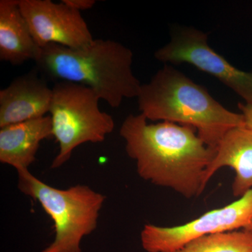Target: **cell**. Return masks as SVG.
Here are the masks:
<instances>
[{"instance_id":"6da1fadb","label":"cell","mask_w":252,"mask_h":252,"mask_svg":"<svg viewBox=\"0 0 252 252\" xmlns=\"http://www.w3.org/2000/svg\"><path fill=\"white\" fill-rule=\"evenodd\" d=\"M120 135L141 178L186 198L203 193L205 172L216 150L207 147L194 127L165 122L149 124L142 114H130Z\"/></svg>"},{"instance_id":"7a4b0ae2","label":"cell","mask_w":252,"mask_h":252,"mask_svg":"<svg viewBox=\"0 0 252 252\" xmlns=\"http://www.w3.org/2000/svg\"><path fill=\"white\" fill-rule=\"evenodd\" d=\"M133 54L119 41L94 39L80 49L58 44L41 48L36 69L46 79L90 88L112 108L137 98L140 81L132 71Z\"/></svg>"},{"instance_id":"3957f363","label":"cell","mask_w":252,"mask_h":252,"mask_svg":"<svg viewBox=\"0 0 252 252\" xmlns=\"http://www.w3.org/2000/svg\"><path fill=\"white\" fill-rule=\"evenodd\" d=\"M140 114L147 120L191 126L207 147L216 150L230 129L245 126L243 114L231 112L171 64H165L137 97Z\"/></svg>"},{"instance_id":"277c9868","label":"cell","mask_w":252,"mask_h":252,"mask_svg":"<svg viewBox=\"0 0 252 252\" xmlns=\"http://www.w3.org/2000/svg\"><path fill=\"white\" fill-rule=\"evenodd\" d=\"M18 176V189L40 204L54 223V242L41 252H81V240L97 228L105 196L86 185L55 188L29 170Z\"/></svg>"},{"instance_id":"5b68a950","label":"cell","mask_w":252,"mask_h":252,"mask_svg":"<svg viewBox=\"0 0 252 252\" xmlns=\"http://www.w3.org/2000/svg\"><path fill=\"white\" fill-rule=\"evenodd\" d=\"M52 88L49 114L53 137L59 145L51 164L55 169L66 163L81 144L104 142L115 123L110 114L100 110V97L90 88L67 81H58Z\"/></svg>"},{"instance_id":"8992f818","label":"cell","mask_w":252,"mask_h":252,"mask_svg":"<svg viewBox=\"0 0 252 252\" xmlns=\"http://www.w3.org/2000/svg\"><path fill=\"white\" fill-rule=\"evenodd\" d=\"M170 41L154 54L167 64L188 63L217 78L245 101L252 103V72L237 69L209 46L206 33L193 27L172 28Z\"/></svg>"},{"instance_id":"52a82bcc","label":"cell","mask_w":252,"mask_h":252,"mask_svg":"<svg viewBox=\"0 0 252 252\" xmlns=\"http://www.w3.org/2000/svg\"><path fill=\"white\" fill-rule=\"evenodd\" d=\"M240 229L252 232V189L236 201L185 224H146L141 232V243L147 252H175L200 237Z\"/></svg>"},{"instance_id":"ba28073f","label":"cell","mask_w":252,"mask_h":252,"mask_svg":"<svg viewBox=\"0 0 252 252\" xmlns=\"http://www.w3.org/2000/svg\"><path fill=\"white\" fill-rule=\"evenodd\" d=\"M19 6L40 48L54 44L80 49L94 40L81 12L62 1L19 0Z\"/></svg>"},{"instance_id":"9c48e42d","label":"cell","mask_w":252,"mask_h":252,"mask_svg":"<svg viewBox=\"0 0 252 252\" xmlns=\"http://www.w3.org/2000/svg\"><path fill=\"white\" fill-rule=\"evenodd\" d=\"M53 88L37 69L18 76L0 91V128L47 116Z\"/></svg>"},{"instance_id":"30bf717a","label":"cell","mask_w":252,"mask_h":252,"mask_svg":"<svg viewBox=\"0 0 252 252\" xmlns=\"http://www.w3.org/2000/svg\"><path fill=\"white\" fill-rule=\"evenodd\" d=\"M230 167L235 172L233 194L241 198L252 189V130L239 126L228 130L217 146L215 157L205 172L206 187L220 168Z\"/></svg>"},{"instance_id":"8fae6325","label":"cell","mask_w":252,"mask_h":252,"mask_svg":"<svg viewBox=\"0 0 252 252\" xmlns=\"http://www.w3.org/2000/svg\"><path fill=\"white\" fill-rule=\"evenodd\" d=\"M53 137L50 115L0 128V162L17 172L29 170L41 142Z\"/></svg>"},{"instance_id":"7c38bea8","label":"cell","mask_w":252,"mask_h":252,"mask_svg":"<svg viewBox=\"0 0 252 252\" xmlns=\"http://www.w3.org/2000/svg\"><path fill=\"white\" fill-rule=\"evenodd\" d=\"M41 48L21 12L19 0L0 1V60L12 65L35 62Z\"/></svg>"},{"instance_id":"4fadbf2b","label":"cell","mask_w":252,"mask_h":252,"mask_svg":"<svg viewBox=\"0 0 252 252\" xmlns=\"http://www.w3.org/2000/svg\"><path fill=\"white\" fill-rule=\"evenodd\" d=\"M175 252H252V232L235 230L205 235Z\"/></svg>"},{"instance_id":"5bb4252c","label":"cell","mask_w":252,"mask_h":252,"mask_svg":"<svg viewBox=\"0 0 252 252\" xmlns=\"http://www.w3.org/2000/svg\"><path fill=\"white\" fill-rule=\"evenodd\" d=\"M62 1L69 7L79 12L91 9L96 3L94 0H62Z\"/></svg>"},{"instance_id":"9a60e30c","label":"cell","mask_w":252,"mask_h":252,"mask_svg":"<svg viewBox=\"0 0 252 252\" xmlns=\"http://www.w3.org/2000/svg\"><path fill=\"white\" fill-rule=\"evenodd\" d=\"M238 107L243 114L245 126L252 130V103H239Z\"/></svg>"}]
</instances>
